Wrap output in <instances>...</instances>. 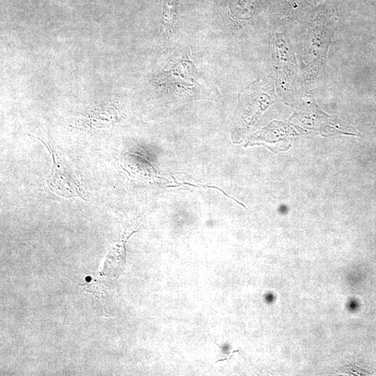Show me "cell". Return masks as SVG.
I'll list each match as a JSON object with an SVG mask.
<instances>
[{
    "mask_svg": "<svg viewBox=\"0 0 376 376\" xmlns=\"http://www.w3.org/2000/svg\"><path fill=\"white\" fill-rule=\"evenodd\" d=\"M277 54L281 58H277L279 79L282 88H294V81L295 75V61L288 45L282 38L277 41Z\"/></svg>",
    "mask_w": 376,
    "mask_h": 376,
    "instance_id": "obj_3",
    "label": "cell"
},
{
    "mask_svg": "<svg viewBox=\"0 0 376 376\" xmlns=\"http://www.w3.org/2000/svg\"><path fill=\"white\" fill-rule=\"evenodd\" d=\"M46 146L52 157V168L45 182L46 190L60 197L86 200L84 181L76 169L70 165L62 152L50 141L37 138Z\"/></svg>",
    "mask_w": 376,
    "mask_h": 376,
    "instance_id": "obj_1",
    "label": "cell"
},
{
    "mask_svg": "<svg viewBox=\"0 0 376 376\" xmlns=\"http://www.w3.org/2000/svg\"><path fill=\"white\" fill-rule=\"evenodd\" d=\"M112 107L96 108L79 121V127L90 132L109 130L115 123L116 112Z\"/></svg>",
    "mask_w": 376,
    "mask_h": 376,
    "instance_id": "obj_2",
    "label": "cell"
},
{
    "mask_svg": "<svg viewBox=\"0 0 376 376\" xmlns=\"http://www.w3.org/2000/svg\"><path fill=\"white\" fill-rule=\"evenodd\" d=\"M178 0H164L162 33L164 36L172 33L177 19Z\"/></svg>",
    "mask_w": 376,
    "mask_h": 376,
    "instance_id": "obj_4",
    "label": "cell"
}]
</instances>
